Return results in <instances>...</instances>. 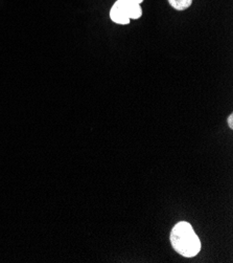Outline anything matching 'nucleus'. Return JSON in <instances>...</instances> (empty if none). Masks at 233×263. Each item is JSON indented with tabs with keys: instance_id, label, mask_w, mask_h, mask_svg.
Listing matches in <instances>:
<instances>
[{
	"instance_id": "1",
	"label": "nucleus",
	"mask_w": 233,
	"mask_h": 263,
	"mask_svg": "<svg viewBox=\"0 0 233 263\" xmlns=\"http://www.w3.org/2000/svg\"><path fill=\"white\" fill-rule=\"evenodd\" d=\"M171 241L175 251L184 257H194L201 250L199 237L193 227L186 221H181L174 227Z\"/></svg>"
},
{
	"instance_id": "2",
	"label": "nucleus",
	"mask_w": 233,
	"mask_h": 263,
	"mask_svg": "<svg viewBox=\"0 0 233 263\" xmlns=\"http://www.w3.org/2000/svg\"><path fill=\"white\" fill-rule=\"evenodd\" d=\"M118 3L121 5L130 19H139L141 17L142 10L139 4L133 2V0H118Z\"/></svg>"
},
{
	"instance_id": "3",
	"label": "nucleus",
	"mask_w": 233,
	"mask_h": 263,
	"mask_svg": "<svg viewBox=\"0 0 233 263\" xmlns=\"http://www.w3.org/2000/svg\"><path fill=\"white\" fill-rule=\"evenodd\" d=\"M110 18L113 22L118 24H129L130 23V18L128 17L125 11L121 7V5L117 2L113 5L112 9L110 10Z\"/></svg>"
},
{
	"instance_id": "4",
	"label": "nucleus",
	"mask_w": 233,
	"mask_h": 263,
	"mask_svg": "<svg viewBox=\"0 0 233 263\" xmlns=\"http://www.w3.org/2000/svg\"><path fill=\"white\" fill-rule=\"evenodd\" d=\"M167 2L171 7H173L177 11L187 10L193 4V0H167Z\"/></svg>"
},
{
	"instance_id": "5",
	"label": "nucleus",
	"mask_w": 233,
	"mask_h": 263,
	"mask_svg": "<svg viewBox=\"0 0 233 263\" xmlns=\"http://www.w3.org/2000/svg\"><path fill=\"white\" fill-rule=\"evenodd\" d=\"M228 124H229L230 128H233V116L232 115L228 118Z\"/></svg>"
},
{
	"instance_id": "6",
	"label": "nucleus",
	"mask_w": 233,
	"mask_h": 263,
	"mask_svg": "<svg viewBox=\"0 0 233 263\" xmlns=\"http://www.w3.org/2000/svg\"><path fill=\"white\" fill-rule=\"evenodd\" d=\"M133 2H135V3H137V4L140 5V4L143 2V0H133Z\"/></svg>"
}]
</instances>
